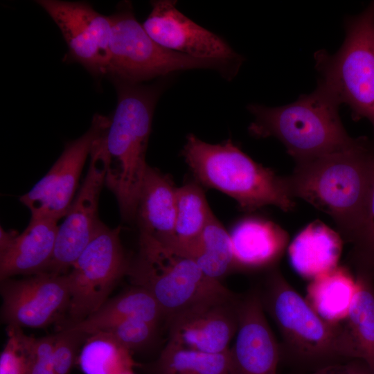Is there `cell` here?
<instances>
[{"label":"cell","instance_id":"obj_9","mask_svg":"<svg viewBox=\"0 0 374 374\" xmlns=\"http://www.w3.org/2000/svg\"><path fill=\"white\" fill-rule=\"evenodd\" d=\"M120 233L121 227L111 229L103 224L66 274L72 323L97 311L107 301L116 283L127 275L130 261Z\"/></svg>","mask_w":374,"mask_h":374},{"label":"cell","instance_id":"obj_23","mask_svg":"<svg viewBox=\"0 0 374 374\" xmlns=\"http://www.w3.org/2000/svg\"><path fill=\"white\" fill-rule=\"evenodd\" d=\"M125 319H139L158 326L166 317L152 295L144 288L134 286L107 301L97 311L68 327L91 335Z\"/></svg>","mask_w":374,"mask_h":374},{"label":"cell","instance_id":"obj_6","mask_svg":"<svg viewBox=\"0 0 374 374\" xmlns=\"http://www.w3.org/2000/svg\"><path fill=\"white\" fill-rule=\"evenodd\" d=\"M259 293L264 310L281 335V355L305 365L321 367L345 359L341 323L322 319L278 269L269 270Z\"/></svg>","mask_w":374,"mask_h":374},{"label":"cell","instance_id":"obj_4","mask_svg":"<svg viewBox=\"0 0 374 374\" xmlns=\"http://www.w3.org/2000/svg\"><path fill=\"white\" fill-rule=\"evenodd\" d=\"M340 104L318 84L309 94L294 102L268 107L251 104L254 116L249 132L257 138L275 137L285 147L296 163L341 150L351 143L339 114Z\"/></svg>","mask_w":374,"mask_h":374},{"label":"cell","instance_id":"obj_12","mask_svg":"<svg viewBox=\"0 0 374 374\" xmlns=\"http://www.w3.org/2000/svg\"><path fill=\"white\" fill-rule=\"evenodd\" d=\"M60 28L68 46V57L96 75H107L111 22L109 16L82 1H36Z\"/></svg>","mask_w":374,"mask_h":374},{"label":"cell","instance_id":"obj_5","mask_svg":"<svg viewBox=\"0 0 374 374\" xmlns=\"http://www.w3.org/2000/svg\"><path fill=\"white\" fill-rule=\"evenodd\" d=\"M127 275L134 286L152 295L166 321L196 306L236 295L206 276L188 256L143 233Z\"/></svg>","mask_w":374,"mask_h":374},{"label":"cell","instance_id":"obj_20","mask_svg":"<svg viewBox=\"0 0 374 374\" xmlns=\"http://www.w3.org/2000/svg\"><path fill=\"white\" fill-rule=\"evenodd\" d=\"M357 291L346 319L341 341L345 359H360L374 373V274L355 270Z\"/></svg>","mask_w":374,"mask_h":374},{"label":"cell","instance_id":"obj_22","mask_svg":"<svg viewBox=\"0 0 374 374\" xmlns=\"http://www.w3.org/2000/svg\"><path fill=\"white\" fill-rule=\"evenodd\" d=\"M357 291L355 275L346 266L311 280L306 289V301L326 321L339 324L346 318Z\"/></svg>","mask_w":374,"mask_h":374},{"label":"cell","instance_id":"obj_21","mask_svg":"<svg viewBox=\"0 0 374 374\" xmlns=\"http://www.w3.org/2000/svg\"><path fill=\"white\" fill-rule=\"evenodd\" d=\"M344 240L321 221L317 220L303 228L288 246L293 269L310 280L339 265Z\"/></svg>","mask_w":374,"mask_h":374},{"label":"cell","instance_id":"obj_18","mask_svg":"<svg viewBox=\"0 0 374 374\" xmlns=\"http://www.w3.org/2000/svg\"><path fill=\"white\" fill-rule=\"evenodd\" d=\"M57 222L51 218L30 219L21 234L0 248L1 281L18 274L46 271L55 249Z\"/></svg>","mask_w":374,"mask_h":374},{"label":"cell","instance_id":"obj_28","mask_svg":"<svg viewBox=\"0 0 374 374\" xmlns=\"http://www.w3.org/2000/svg\"><path fill=\"white\" fill-rule=\"evenodd\" d=\"M350 260L355 270L374 274V166L365 206Z\"/></svg>","mask_w":374,"mask_h":374},{"label":"cell","instance_id":"obj_11","mask_svg":"<svg viewBox=\"0 0 374 374\" xmlns=\"http://www.w3.org/2000/svg\"><path fill=\"white\" fill-rule=\"evenodd\" d=\"M103 134L93 146L86 177L58 226L53 257L44 272L63 274L71 268L103 224L98 215L99 196L106 175Z\"/></svg>","mask_w":374,"mask_h":374},{"label":"cell","instance_id":"obj_15","mask_svg":"<svg viewBox=\"0 0 374 374\" xmlns=\"http://www.w3.org/2000/svg\"><path fill=\"white\" fill-rule=\"evenodd\" d=\"M264 312L258 289L240 296L238 328L229 348L231 374H277L281 348Z\"/></svg>","mask_w":374,"mask_h":374},{"label":"cell","instance_id":"obj_32","mask_svg":"<svg viewBox=\"0 0 374 374\" xmlns=\"http://www.w3.org/2000/svg\"><path fill=\"white\" fill-rule=\"evenodd\" d=\"M55 335L40 338L28 336V374H56L53 350Z\"/></svg>","mask_w":374,"mask_h":374},{"label":"cell","instance_id":"obj_16","mask_svg":"<svg viewBox=\"0 0 374 374\" xmlns=\"http://www.w3.org/2000/svg\"><path fill=\"white\" fill-rule=\"evenodd\" d=\"M240 299L203 304L169 319L168 341L206 353L229 350L238 328Z\"/></svg>","mask_w":374,"mask_h":374},{"label":"cell","instance_id":"obj_13","mask_svg":"<svg viewBox=\"0 0 374 374\" xmlns=\"http://www.w3.org/2000/svg\"><path fill=\"white\" fill-rule=\"evenodd\" d=\"M1 282V317L8 326L44 328L69 308L66 274L40 272Z\"/></svg>","mask_w":374,"mask_h":374},{"label":"cell","instance_id":"obj_7","mask_svg":"<svg viewBox=\"0 0 374 374\" xmlns=\"http://www.w3.org/2000/svg\"><path fill=\"white\" fill-rule=\"evenodd\" d=\"M345 30L336 53H314L319 84L350 108L353 120L366 118L374 130V1L360 14L348 17Z\"/></svg>","mask_w":374,"mask_h":374},{"label":"cell","instance_id":"obj_26","mask_svg":"<svg viewBox=\"0 0 374 374\" xmlns=\"http://www.w3.org/2000/svg\"><path fill=\"white\" fill-rule=\"evenodd\" d=\"M152 374H231L229 350L211 353L168 341L151 366Z\"/></svg>","mask_w":374,"mask_h":374},{"label":"cell","instance_id":"obj_24","mask_svg":"<svg viewBox=\"0 0 374 374\" xmlns=\"http://www.w3.org/2000/svg\"><path fill=\"white\" fill-rule=\"evenodd\" d=\"M213 216L204 191L197 183L190 182L177 187L175 236L168 247L185 253Z\"/></svg>","mask_w":374,"mask_h":374},{"label":"cell","instance_id":"obj_31","mask_svg":"<svg viewBox=\"0 0 374 374\" xmlns=\"http://www.w3.org/2000/svg\"><path fill=\"white\" fill-rule=\"evenodd\" d=\"M89 336L87 333L68 326L55 335L53 359L56 374L70 373L79 348Z\"/></svg>","mask_w":374,"mask_h":374},{"label":"cell","instance_id":"obj_8","mask_svg":"<svg viewBox=\"0 0 374 374\" xmlns=\"http://www.w3.org/2000/svg\"><path fill=\"white\" fill-rule=\"evenodd\" d=\"M111 22L107 75L116 81L140 84L178 71L212 69L231 77L235 64L190 57L165 48L155 42L136 19L130 3L113 15Z\"/></svg>","mask_w":374,"mask_h":374},{"label":"cell","instance_id":"obj_14","mask_svg":"<svg viewBox=\"0 0 374 374\" xmlns=\"http://www.w3.org/2000/svg\"><path fill=\"white\" fill-rule=\"evenodd\" d=\"M143 22L148 35L162 47L193 57L240 65L242 58L221 37L184 15L176 1L157 0Z\"/></svg>","mask_w":374,"mask_h":374},{"label":"cell","instance_id":"obj_33","mask_svg":"<svg viewBox=\"0 0 374 374\" xmlns=\"http://www.w3.org/2000/svg\"><path fill=\"white\" fill-rule=\"evenodd\" d=\"M308 374H374L368 366L360 359L346 363L336 362L319 368Z\"/></svg>","mask_w":374,"mask_h":374},{"label":"cell","instance_id":"obj_29","mask_svg":"<svg viewBox=\"0 0 374 374\" xmlns=\"http://www.w3.org/2000/svg\"><path fill=\"white\" fill-rule=\"evenodd\" d=\"M157 326L139 319H125L115 321L97 332L109 334L131 351L147 345L154 337Z\"/></svg>","mask_w":374,"mask_h":374},{"label":"cell","instance_id":"obj_2","mask_svg":"<svg viewBox=\"0 0 374 374\" xmlns=\"http://www.w3.org/2000/svg\"><path fill=\"white\" fill-rule=\"evenodd\" d=\"M118 101L102 139L105 185L117 200L123 220L136 219L148 165L145 155L159 85L115 82Z\"/></svg>","mask_w":374,"mask_h":374},{"label":"cell","instance_id":"obj_1","mask_svg":"<svg viewBox=\"0 0 374 374\" xmlns=\"http://www.w3.org/2000/svg\"><path fill=\"white\" fill-rule=\"evenodd\" d=\"M374 166V142L354 138L346 148L296 163L285 177L292 197L330 215L353 244L362 220Z\"/></svg>","mask_w":374,"mask_h":374},{"label":"cell","instance_id":"obj_3","mask_svg":"<svg viewBox=\"0 0 374 374\" xmlns=\"http://www.w3.org/2000/svg\"><path fill=\"white\" fill-rule=\"evenodd\" d=\"M181 154L199 184L229 195L244 211L272 205L289 212L295 206L285 177L253 161L231 139L211 144L189 134Z\"/></svg>","mask_w":374,"mask_h":374},{"label":"cell","instance_id":"obj_10","mask_svg":"<svg viewBox=\"0 0 374 374\" xmlns=\"http://www.w3.org/2000/svg\"><path fill=\"white\" fill-rule=\"evenodd\" d=\"M109 121V117L95 114L88 130L67 142L48 172L20 197V202L30 212V219L51 218L58 221L66 215L74 199L85 161Z\"/></svg>","mask_w":374,"mask_h":374},{"label":"cell","instance_id":"obj_30","mask_svg":"<svg viewBox=\"0 0 374 374\" xmlns=\"http://www.w3.org/2000/svg\"><path fill=\"white\" fill-rule=\"evenodd\" d=\"M28 338L21 328L8 326V339L0 355V374H28Z\"/></svg>","mask_w":374,"mask_h":374},{"label":"cell","instance_id":"obj_19","mask_svg":"<svg viewBox=\"0 0 374 374\" xmlns=\"http://www.w3.org/2000/svg\"><path fill=\"white\" fill-rule=\"evenodd\" d=\"M177 188L168 175L148 166L135 220L140 233L167 246L172 243L175 236Z\"/></svg>","mask_w":374,"mask_h":374},{"label":"cell","instance_id":"obj_17","mask_svg":"<svg viewBox=\"0 0 374 374\" xmlns=\"http://www.w3.org/2000/svg\"><path fill=\"white\" fill-rule=\"evenodd\" d=\"M235 268L255 271L276 268L288 247L289 235L275 222L247 217L238 221L229 232Z\"/></svg>","mask_w":374,"mask_h":374},{"label":"cell","instance_id":"obj_34","mask_svg":"<svg viewBox=\"0 0 374 374\" xmlns=\"http://www.w3.org/2000/svg\"><path fill=\"white\" fill-rule=\"evenodd\" d=\"M122 374H134L132 370L127 371Z\"/></svg>","mask_w":374,"mask_h":374},{"label":"cell","instance_id":"obj_27","mask_svg":"<svg viewBox=\"0 0 374 374\" xmlns=\"http://www.w3.org/2000/svg\"><path fill=\"white\" fill-rule=\"evenodd\" d=\"M78 363L84 374H122L132 370L135 364L130 350L101 331L89 335Z\"/></svg>","mask_w":374,"mask_h":374},{"label":"cell","instance_id":"obj_25","mask_svg":"<svg viewBox=\"0 0 374 374\" xmlns=\"http://www.w3.org/2000/svg\"><path fill=\"white\" fill-rule=\"evenodd\" d=\"M184 255L190 258L208 277L220 281L236 269L230 233L215 215Z\"/></svg>","mask_w":374,"mask_h":374}]
</instances>
